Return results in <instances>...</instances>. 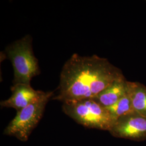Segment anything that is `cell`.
<instances>
[{"label": "cell", "instance_id": "cell-4", "mask_svg": "<svg viewBox=\"0 0 146 146\" xmlns=\"http://www.w3.org/2000/svg\"><path fill=\"white\" fill-rule=\"evenodd\" d=\"M52 92H44L26 107L17 111L15 117L5 128L4 134L26 142L42 118L46 104L53 95Z\"/></svg>", "mask_w": 146, "mask_h": 146}, {"label": "cell", "instance_id": "cell-7", "mask_svg": "<svg viewBox=\"0 0 146 146\" xmlns=\"http://www.w3.org/2000/svg\"><path fill=\"white\" fill-rule=\"evenodd\" d=\"M127 92L128 81L124 77L110 84L93 99L104 107L107 108L115 104L125 96Z\"/></svg>", "mask_w": 146, "mask_h": 146}, {"label": "cell", "instance_id": "cell-1", "mask_svg": "<svg viewBox=\"0 0 146 146\" xmlns=\"http://www.w3.org/2000/svg\"><path fill=\"white\" fill-rule=\"evenodd\" d=\"M120 69L105 58L74 54L63 66L58 94L63 103L93 99L116 80L124 78Z\"/></svg>", "mask_w": 146, "mask_h": 146}, {"label": "cell", "instance_id": "cell-6", "mask_svg": "<svg viewBox=\"0 0 146 146\" xmlns=\"http://www.w3.org/2000/svg\"><path fill=\"white\" fill-rule=\"evenodd\" d=\"M12 95L8 99L1 101L3 107L12 108L17 111L24 108L38 98L44 92L35 90L31 84H14L11 87Z\"/></svg>", "mask_w": 146, "mask_h": 146}, {"label": "cell", "instance_id": "cell-5", "mask_svg": "<svg viewBox=\"0 0 146 146\" xmlns=\"http://www.w3.org/2000/svg\"><path fill=\"white\" fill-rule=\"evenodd\" d=\"M110 133L115 137L135 141L146 140V117L136 113L116 120Z\"/></svg>", "mask_w": 146, "mask_h": 146}, {"label": "cell", "instance_id": "cell-3", "mask_svg": "<svg viewBox=\"0 0 146 146\" xmlns=\"http://www.w3.org/2000/svg\"><path fill=\"white\" fill-rule=\"evenodd\" d=\"M62 110L77 123L89 128L110 131L114 124L108 110L94 99L63 103Z\"/></svg>", "mask_w": 146, "mask_h": 146}, {"label": "cell", "instance_id": "cell-2", "mask_svg": "<svg viewBox=\"0 0 146 146\" xmlns=\"http://www.w3.org/2000/svg\"><path fill=\"white\" fill-rule=\"evenodd\" d=\"M5 52L14 68V84H31L33 78L40 73L33 50L31 37L27 35L12 43L6 47Z\"/></svg>", "mask_w": 146, "mask_h": 146}, {"label": "cell", "instance_id": "cell-9", "mask_svg": "<svg viewBox=\"0 0 146 146\" xmlns=\"http://www.w3.org/2000/svg\"><path fill=\"white\" fill-rule=\"evenodd\" d=\"M106 108L109 111L114 121V123L120 117L134 113L131 99L128 94V92L125 96L121 98L115 104Z\"/></svg>", "mask_w": 146, "mask_h": 146}, {"label": "cell", "instance_id": "cell-8", "mask_svg": "<svg viewBox=\"0 0 146 146\" xmlns=\"http://www.w3.org/2000/svg\"><path fill=\"white\" fill-rule=\"evenodd\" d=\"M128 94L134 112L146 117V87L137 82L128 81Z\"/></svg>", "mask_w": 146, "mask_h": 146}]
</instances>
